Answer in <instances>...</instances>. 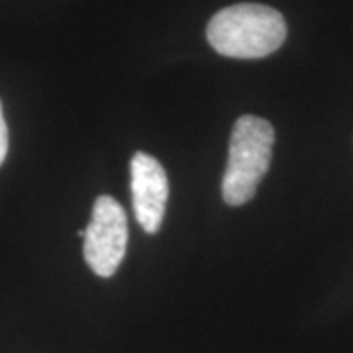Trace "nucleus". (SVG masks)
I'll return each mask as SVG.
<instances>
[{"instance_id":"nucleus-1","label":"nucleus","mask_w":353,"mask_h":353,"mask_svg":"<svg viewBox=\"0 0 353 353\" xmlns=\"http://www.w3.org/2000/svg\"><path fill=\"white\" fill-rule=\"evenodd\" d=\"M208 43L224 57L261 59L285 43L283 14L257 2H240L216 12L206 28Z\"/></svg>"},{"instance_id":"nucleus-2","label":"nucleus","mask_w":353,"mask_h":353,"mask_svg":"<svg viewBox=\"0 0 353 353\" xmlns=\"http://www.w3.org/2000/svg\"><path fill=\"white\" fill-rule=\"evenodd\" d=\"M273 145L275 128L267 120L253 114H243L236 120L222 179V199L226 204L241 206L255 196L259 183L269 171Z\"/></svg>"},{"instance_id":"nucleus-3","label":"nucleus","mask_w":353,"mask_h":353,"mask_svg":"<svg viewBox=\"0 0 353 353\" xmlns=\"http://www.w3.org/2000/svg\"><path fill=\"white\" fill-rule=\"evenodd\" d=\"M128 220L120 202L102 194L85 230V261L99 277H112L126 255Z\"/></svg>"},{"instance_id":"nucleus-4","label":"nucleus","mask_w":353,"mask_h":353,"mask_svg":"<svg viewBox=\"0 0 353 353\" xmlns=\"http://www.w3.org/2000/svg\"><path fill=\"white\" fill-rule=\"evenodd\" d=\"M130 175L132 202L139 226L148 234H157L169 199V181L163 165L150 153L136 152L130 161Z\"/></svg>"},{"instance_id":"nucleus-5","label":"nucleus","mask_w":353,"mask_h":353,"mask_svg":"<svg viewBox=\"0 0 353 353\" xmlns=\"http://www.w3.org/2000/svg\"><path fill=\"white\" fill-rule=\"evenodd\" d=\"M6 155H8V126H6L2 102H0V165L4 163Z\"/></svg>"}]
</instances>
